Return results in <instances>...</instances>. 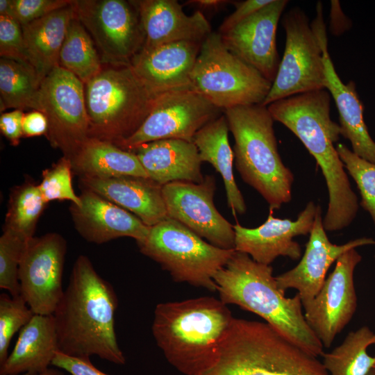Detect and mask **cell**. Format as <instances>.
<instances>
[{"mask_svg":"<svg viewBox=\"0 0 375 375\" xmlns=\"http://www.w3.org/2000/svg\"><path fill=\"white\" fill-rule=\"evenodd\" d=\"M117 294L84 255L76 260L69 283L53 314L59 351L77 357L97 356L124 365L115 332Z\"/></svg>","mask_w":375,"mask_h":375,"instance_id":"1","label":"cell"},{"mask_svg":"<svg viewBox=\"0 0 375 375\" xmlns=\"http://www.w3.org/2000/svg\"><path fill=\"white\" fill-rule=\"evenodd\" d=\"M331 97L327 90L322 89L279 99L267 106L274 120L301 140L322 169L328 192L323 225L330 232L349 226L358 210V197L334 146L341 129L330 116Z\"/></svg>","mask_w":375,"mask_h":375,"instance_id":"2","label":"cell"},{"mask_svg":"<svg viewBox=\"0 0 375 375\" xmlns=\"http://www.w3.org/2000/svg\"><path fill=\"white\" fill-rule=\"evenodd\" d=\"M216 291L225 304L252 312L308 353L322 356L323 344L308 324L298 294L286 298L279 290L270 265L235 251L214 276Z\"/></svg>","mask_w":375,"mask_h":375,"instance_id":"3","label":"cell"},{"mask_svg":"<svg viewBox=\"0 0 375 375\" xmlns=\"http://www.w3.org/2000/svg\"><path fill=\"white\" fill-rule=\"evenodd\" d=\"M212 297L157 304L152 334L167 360L184 375H201L215 362L233 319Z\"/></svg>","mask_w":375,"mask_h":375,"instance_id":"4","label":"cell"},{"mask_svg":"<svg viewBox=\"0 0 375 375\" xmlns=\"http://www.w3.org/2000/svg\"><path fill=\"white\" fill-rule=\"evenodd\" d=\"M201 375H329L322 362L266 322L234 317L213 364Z\"/></svg>","mask_w":375,"mask_h":375,"instance_id":"5","label":"cell"},{"mask_svg":"<svg viewBox=\"0 0 375 375\" xmlns=\"http://www.w3.org/2000/svg\"><path fill=\"white\" fill-rule=\"evenodd\" d=\"M232 133L235 165L242 180L267 202L279 209L292 199L294 174L278 151L274 119L261 104L224 110Z\"/></svg>","mask_w":375,"mask_h":375,"instance_id":"6","label":"cell"},{"mask_svg":"<svg viewBox=\"0 0 375 375\" xmlns=\"http://www.w3.org/2000/svg\"><path fill=\"white\" fill-rule=\"evenodd\" d=\"M158 96L142 83L131 64L105 65L85 84L89 138L117 146L140 127Z\"/></svg>","mask_w":375,"mask_h":375,"instance_id":"7","label":"cell"},{"mask_svg":"<svg viewBox=\"0 0 375 375\" xmlns=\"http://www.w3.org/2000/svg\"><path fill=\"white\" fill-rule=\"evenodd\" d=\"M272 83L231 52L218 32L203 41L190 74V89L218 108L262 104Z\"/></svg>","mask_w":375,"mask_h":375,"instance_id":"8","label":"cell"},{"mask_svg":"<svg viewBox=\"0 0 375 375\" xmlns=\"http://www.w3.org/2000/svg\"><path fill=\"white\" fill-rule=\"evenodd\" d=\"M140 252L158 262L177 283L216 291L215 274L235 249H224L203 240L183 224L167 217L151 227Z\"/></svg>","mask_w":375,"mask_h":375,"instance_id":"9","label":"cell"},{"mask_svg":"<svg viewBox=\"0 0 375 375\" xmlns=\"http://www.w3.org/2000/svg\"><path fill=\"white\" fill-rule=\"evenodd\" d=\"M282 25L285 47L276 76L261 104L270 103L295 94L325 89L326 77L319 34L299 7L285 13Z\"/></svg>","mask_w":375,"mask_h":375,"instance_id":"10","label":"cell"},{"mask_svg":"<svg viewBox=\"0 0 375 375\" xmlns=\"http://www.w3.org/2000/svg\"><path fill=\"white\" fill-rule=\"evenodd\" d=\"M72 6L97 47L102 64H130L142 49L145 34L132 1L77 0Z\"/></svg>","mask_w":375,"mask_h":375,"instance_id":"11","label":"cell"},{"mask_svg":"<svg viewBox=\"0 0 375 375\" xmlns=\"http://www.w3.org/2000/svg\"><path fill=\"white\" fill-rule=\"evenodd\" d=\"M39 105L48 120L46 135L52 146L70 159L89 138L85 84L70 72L56 66L41 82Z\"/></svg>","mask_w":375,"mask_h":375,"instance_id":"12","label":"cell"},{"mask_svg":"<svg viewBox=\"0 0 375 375\" xmlns=\"http://www.w3.org/2000/svg\"><path fill=\"white\" fill-rule=\"evenodd\" d=\"M222 111L190 88L160 94L140 127L117 147L132 151L141 144L160 140L193 142L197 131L221 116Z\"/></svg>","mask_w":375,"mask_h":375,"instance_id":"13","label":"cell"},{"mask_svg":"<svg viewBox=\"0 0 375 375\" xmlns=\"http://www.w3.org/2000/svg\"><path fill=\"white\" fill-rule=\"evenodd\" d=\"M67 244L58 233L32 237L25 243L19 267L20 295L37 315H53L64 290Z\"/></svg>","mask_w":375,"mask_h":375,"instance_id":"14","label":"cell"},{"mask_svg":"<svg viewBox=\"0 0 375 375\" xmlns=\"http://www.w3.org/2000/svg\"><path fill=\"white\" fill-rule=\"evenodd\" d=\"M215 189L212 175H206L199 183L174 181L162 185L167 216L215 247L235 249L233 225L217 210Z\"/></svg>","mask_w":375,"mask_h":375,"instance_id":"15","label":"cell"},{"mask_svg":"<svg viewBox=\"0 0 375 375\" xmlns=\"http://www.w3.org/2000/svg\"><path fill=\"white\" fill-rule=\"evenodd\" d=\"M362 256L355 248L342 253L334 270L305 309L306 320L325 347L351 321L357 307L353 272Z\"/></svg>","mask_w":375,"mask_h":375,"instance_id":"16","label":"cell"},{"mask_svg":"<svg viewBox=\"0 0 375 375\" xmlns=\"http://www.w3.org/2000/svg\"><path fill=\"white\" fill-rule=\"evenodd\" d=\"M288 2L272 0L228 32L220 34L231 52L272 83L281 62L276 46L278 24Z\"/></svg>","mask_w":375,"mask_h":375,"instance_id":"17","label":"cell"},{"mask_svg":"<svg viewBox=\"0 0 375 375\" xmlns=\"http://www.w3.org/2000/svg\"><path fill=\"white\" fill-rule=\"evenodd\" d=\"M317 207L314 202H308L294 221L275 218L270 210L266 221L258 227L249 228L239 224L233 225L235 250L245 253L256 262L267 265L278 256L298 260L301 255V248L293 238L311 232Z\"/></svg>","mask_w":375,"mask_h":375,"instance_id":"18","label":"cell"},{"mask_svg":"<svg viewBox=\"0 0 375 375\" xmlns=\"http://www.w3.org/2000/svg\"><path fill=\"white\" fill-rule=\"evenodd\" d=\"M368 244H375V241L362 238L342 245L331 243L324 228L322 208L317 205L303 257L295 267L275 277L276 285L284 292L290 288L297 290L303 307L319 293L333 262L345 251Z\"/></svg>","mask_w":375,"mask_h":375,"instance_id":"19","label":"cell"},{"mask_svg":"<svg viewBox=\"0 0 375 375\" xmlns=\"http://www.w3.org/2000/svg\"><path fill=\"white\" fill-rule=\"evenodd\" d=\"M311 24L320 38L326 77L325 89L333 97L338 108L341 135L350 141L354 153L375 163V142L365 123L364 108L358 95L356 83L350 81L344 84L342 81L329 55L322 8H317L316 17Z\"/></svg>","mask_w":375,"mask_h":375,"instance_id":"20","label":"cell"},{"mask_svg":"<svg viewBox=\"0 0 375 375\" xmlns=\"http://www.w3.org/2000/svg\"><path fill=\"white\" fill-rule=\"evenodd\" d=\"M80 198L81 205L72 203L70 212L76 229L88 242L102 244L129 237L138 244L148 236L151 227L126 210L86 189Z\"/></svg>","mask_w":375,"mask_h":375,"instance_id":"21","label":"cell"},{"mask_svg":"<svg viewBox=\"0 0 375 375\" xmlns=\"http://www.w3.org/2000/svg\"><path fill=\"white\" fill-rule=\"evenodd\" d=\"M137 8L145 40L140 51H150L162 45L180 41L203 42L211 33L203 13L186 15L176 0L132 1Z\"/></svg>","mask_w":375,"mask_h":375,"instance_id":"22","label":"cell"},{"mask_svg":"<svg viewBox=\"0 0 375 375\" xmlns=\"http://www.w3.org/2000/svg\"><path fill=\"white\" fill-rule=\"evenodd\" d=\"M202 42L180 41L152 51H140L131 65L146 88L156 95L190 88V74Z\"/></svg>","mask_w":375,"mask_h":375,"instance_id":"23","label":"cell"},{"mask_svg":"<svg viewBox=\"0 0 375 375\" xmlns=\"http://www.w3.org/2000/svg\"><path fill=\"white\" fill-rule=\"evenodd\" d=\"M81 183L83 189L131 211L148 226L151 227L168 217L162 185L150 178L131 176H81Z\"/></svg>","mask_w":375,"mask_h":375,"instance_id":"24","label":"cell"},{"mask_svg":"<svg viewBox=\"0 0 375 375\" xmlns=\"http://www.w3.org/2000/svg\"><path fill=\"white\" fill-rule=\"evenodd\" d=\"M132 152L138 156L149 178L160 185L187 181L199 183L204 176L201 160L193 142L166 139L141 144Z\"/></svg>","mask_w":375,"mask_h":375,"instance_id":"25","label":"cell"},{"mask_svg":"<svg viewBox=\"0 0 375 375\" xmlns=\"http://www.w3.org/2000/svg\"><path fill=\"white\" fill-rule=\"evenodd\" d=\"M58 351V342L53 315L35 314L20 330L14 349L0 365V375L44 372L51 365Z\"/></svg>","mask_w":375,"mask_h":375,"instance_id":"26","label":"cell"},{"mask_svg":"<svg viewBox=\"0 0 375 375\" xmlns=\"http://www.w3.org/2000/svg\"><path fill=\"white\" fill-rule=\"evenodd\" d=\"M74 16L71 3L22 26L28 61L42 80L59 65L60 51Z\"/></svg>","mask_w":375,"mask_h":375,"instance_id":"27","label":"cell"},{"mask_svg":"<svg viewBox=\"0 0 375 375\" xmlns=\"http://www.w3.org/2000/svg\"><path fill=\"white\" fill-rule=\"evenodd\" d=\"M228 124L225 115L210 122L195 134L193 142L202 162H208L222 176L227 205L234 216L244 215L247 207L234 178V153L228 141Z\"/></svg>","mask_w":375,"mask_h":375,"instance_id":"28","label":"cell"},{"mask_svg":"<svg viewBox=\"0 0 375 375\" xmlns=\"http://www.w3.org/2000/svg\"><path fill=\"white\" fill-rule=\"evenodd\" d=\"M70 160L72 169L81 176L113 178L131 176L149 178L134 152L97 138H88Z\"/></svg>","mask_w":375,"mask_h":375,"instance_id":"29","label":"cell"},{"mask_svg":"<svg viewBox=\"0 0 375 375\" xmlns=\"http://www.w3.org/2000/svg\"><path fill=\"white\" fill-rule=\"evenodd\" d=\"M42 81L31 64L1 57V110L31 108L40 111Z\"/></svg>","mask_w":375,"mask_h":375,"instance_id":"30","label":"cell"},{"mask_svg":"<svg viewBox=\"0 0 375 375\" xmlns=\"http://www.w3.org/2000/svg\"><path fill=\"white\" fill-rule=\"evenodd\" d=\"M94 45L90 35L74 16L60 51L59 66L74 74L84 84L87 83L103 68Z\"/></svg>","mask_w":375,"mask_h":375,"instance_id":"31","label":"cell"},{"mask_svg":"<svg viewBox=\"0 0 375 375\" xmlns=\"http://www.w3.org/2000/svg\"><path fill=\"white\" fill-rule=\"evenodd\" d=\"M374 334L364 326L349 332L333 351L324 353L322 363L329 375H368L375 363V356L367 352Z\"/></svg>","mask_w":375,"mask_h":375,"instance_id":"32","label":"cell"},{"mask_svg":"<svg viewBox=\"0 0 375 375\" xmlns=\"http://www.w3.org/2000/svg\"><path fill=\"white\" fill-rule=\"evenodd\" d=\"M47 203L38 185L27 181L10 193L3 229H9L26 239L33 237L37 222Z\"/></svg>","mask_w":375,"mask_h":375,"instance_id":"33","label":"cell"},{"mask_svg":"<svg viewBox=\"0 0 375 375\" xmlns=\"http://www.w3.org/2000/svg\"><path fill=\"white\" fill-rule=\"evenodd\" d=\"M337 152L361 196L360 206L370 215L375 225V163L354 153L345 144H336Z\"/></svg>","mask_w":375,"mask_h":375,"instance_id":"34","label":"cell"},{"mask_svg":"<svg viewBox=\"0 0 375 375\" xmlns=\"http://www.w3.org/2000/svg\"><path fill=\"white\" fill-rule=\"evenodd\" d=\"M32 311L23 297H12L2 293L0 295V365L8 356V348L13 335L21 330L33 317Z\"/></svg>","mask_w":375,"mask_h":375,"instance_id":"35","label":"cell"},{"mask_svg":"<svg viewBox=\"0 0 375 375\" xmlns=\"http://www.w3.org/2000/svg\"><path fill=\"white\" fill-rule=\"evenodd\" d=\"M27 240L9 229L0 238V288L12 297L20 296L19 267Z\"/></svg>","mask_w":375,"mask_h":375,"instance_id":"36","label":"cell"},{"mask_svg":"<svg viewBox=\"0 0 375 375\" xmlns=\"http://www.w3.org/2000/svg\"><path fill=\"white\" fill-rule=\"evenodd\" d=\"M72 169L70 159L64 156L43 172L38 187L47 203L53 200H67L76 206L81 205V198L72 188Z\"/></svg>","mask_w":375,"mask_h":375,"instance_id":"37","label":"cell"},{"mask_svg":"<svg viewBox=\"0 0 375 375\" xmlns=\"http://www.w3.org/2000/svg\"><path fill=\"white\" fill-rule=\"evenodd\" d=\"M1 57L29 63L22 26L15 19L0 15Z\"/></svg>","mask_w":375,"mask_h":375,"instance_id":"38","label":"cell"},{"mask_svg":"<svg viewBox=\"0 0 375 375\" xmlns=\"http://www.w3.org/2000/svg\"><path fill=\"white\" fill-rule=\"evenodd\" d=\"M14 18L22 26L72 3L69 0H12Z\"/></svg>","mask_w":375,"mask_h":375,"instance_id":"39","label":"cell"},{"mask_svg":"<svg viewBox=\"0 0 375 375\" xmlns=\"http://www.w3.org/2000/svg\"><path fill=\"white\" fill-rule=\"evenodd\" d=\"M51 365L63 369L71 375H109L97 369L90 357H77L56 351Z\"/></svg>","mask_w":375,"mask_h":375,"instance_id":"40","label":"cell"},{"mask_svg":"<svg viewBox=\"0 0 375 375\" xmlns=\"http://www.w3.org/2000/svg\"><path fill=\"white\" fill-rule=\"evenodd\" d=\"M272 0H246L235 2V10L222 23L218 33L223 34L270 3Z\"/></svg>","mask_w":375,"mask_h":375,"instance_id":"41","label":"cell"},{"mask_svg":"<svg viewBox=\"0 0 375 375\" xmlns=\"http://www.w3.org/2000/svg\"><path fill=\"white\" fill-rule=\"evenodd\" d=\"M23 110H15L1 114L0 117V128L3 135L12 145H17L23 133Z\"/></svg>","mask_w":375,"mask_h":375,"instance_id":"42","label":"cell"},{"mask_svg":"<svg viewBox=\"0 0 375 375\" xmlns=\"http://www.w3.org/2000/svg\"><path fill=\"white\" fill-rule=\"evenodd\" d=\"M22 126L24 136L26 137L47 135L49 128L46 116L38 110L24 114Z\"/></svg>","mask_w":375,"mask_h":375,"instance_id":"43","label":"cell"},{"mask_svg":"<svg viewBox=\"0 0 375 375\" xmlns=\"http://www.w3.org/2000/svg\"><path fill=\"white\" fill-rule=\"evenodd\" d=\"M231 2L225 0H191L186 1L185 4L194 5L201 12H209L218 10Z\"/></svg>","mask_w":375,"mask_h":375,"instance_id":"44","label":"cell"},{"mask_svg":"<svg viewBox=\"0 0 375 375\" xmlns=\"http://www.w3.org/2000/svg\"><path fill=\"white\" fill-rule=\"evenodd\" d=\"M0 15L15 19L12 0H0Z\"/></svg>","mask_w":375,"mask_h":375,"instance_id":"45","label":"cell"},{"mask_svg":"<svg viewBox=\"0 0 375 375\" xmlns=\"http://www.w3.org/2000/svg\"><path fill=\"white\" fill-rule=\"evenodd\" d=\"M25 375H64V373L60 370L55 368H48L44 372L37 374H26Z\"/></svg>","mask_w":375,"mask_h":375,"instance_id":"46","label":"cell"},{"mask_svg":"<svg viewBox=\"0 0 375 375\" xmlns=\"http://www.w3.org/2000/svg\"><path fill=\"white\" fill-rule=\"evenodd\" d=\"M372 344L375 345V333L374 334L373 338H372V340L371 341V345Z\"/></svg>","mask_w":375,"mask_h":375,"instance_id":"47","label":"cell"},{"mask_svg":"<svg viewBox=\"0 0 375 375\" xmlns=\"http://www.w3.org/2000/svg\"><path fill=\"white\" fill-rule=\"evenodd\" d=\"M368 375H375V369H372L368 374Z\"/></svg>","mask_w":375,"mask_h":375,"instance_id":"48","label":"cell"},{"mask_svg":"<svg viewBox=\"0 0 375 375\" xmlns=\"http://www.w3.org/2000/svg\"><path fill=\"white\" fill-rule=\"evenodd\" d=\"M373 369H375V363H374V365Z\"/></svg>","mask_w":375,"mask_h":375,"instance_id":"49","label":"cell"}]
</instances>
